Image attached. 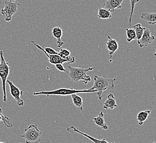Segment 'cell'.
<instances>
[{
    "label": "cell",
    "instance_id": "1",
    "mask_svg": "<svg viewBox=\"0 0 156 143\" xmlns=\"http://www.w3.org/2000/svg\"><path fill=\"white\" fill-rule=\"evenodd\" d=\"M116 79H110L106 76L99 77L95 75L94 77V84L89 89L91 90H97V95L100 100L102 98L103 94L107 90L114 89V82Z\"/></svg>",
    "mask_w": 156,
    "mask_h": 143
},
{
    "label": "cell",
    "instance_id": "2",
    "mask_svg": "<svg viewBox=\"0 0 156 143\" xmlns=\"http://www.w3.org/2000/svg\"><path fill=\"white\" fill-rule=\"evenodd\" d=\"M69 72H68L67 77L74 83L81 81L85 84H87L91 81V77L87 75V72L93 71L95 67H89L85 68L83 66H79L78 67H74L68 66Z\"/></svg>",
    "mask_w": 156,
    "mask_h": 143
},
{
    "label": "cell",
    "instance_id": "3",
    "mask_svg": "<svg viewBox=\"0 0 156 143\" xmlns=\"http://www.w3.org/2000/svg\"><path fill=\"white\" fill-rule=\"evenodd\" d=\"M97 90H76L73 88H59L58 89L54 90L52 91H42L39 92H34V95H44L49 97L51 95L67 96L71 95L73 94L77 93H90V92H96Z\"/></svg>",
    "mask_w": 156,
    "mask_h": 143
},
{
    "label": "cell",
    "instance_id": "4",
    "mask_svg": "<svg viewBox=\"0 0 156 143\" xmlns=\"http://www.w3.org/2000/svg\"><path fill=\"white\" fill-rule=\"evenodd\" d=\"M42 132L36 125H30L24 129V133L20 135L24 138L26 143H38L41 140Z\"/></svg>",
    "mask_w": 156,
    "mask_h": 143
},
{
    "label": "cell",
    "instance_id": "5",
    "mask_svg": "<svg viewBox=\"0 0 156 143\" xmlns=\"http://www.w3.org/2000/svg\"><path fill=\"white\" fill-rule=\"evenodd\" d=\"M11 68L9 66L8 63L5 61L3 56V51H0V78L2 81V87L3 90V101H7V94H6V83Z\"/></svg>",
    "mask_w": 156,
    "mask_h": 143
},
{
    "label": "cell",
    "instance_id": "6",
    "mask_svg": "<svg viewBox=\"0 0 156 143\" xmlns=\"http://www.w3.org/2000/svg\"><path fill=\"white\" fill-rule=\"evenodd\" d=\"M5 6L1 9V13L3 15L5 21L9 22L12 20V16L15 15L18 11V6H21L19 3L12 2V0L4 2Z\"/></svg>",
    "mask_w": 156,
    "mask_h": 143
},
{
    "label": "cell",
    "instance_id": "7",
    "mask_svg": "<svg viewBox=\"0 0 156 143\" xmlns=\"http://www.w3.org/2000/svg\"><path fill=\"white\" fill-rule=\"evenodd\" d=\"M30 42L33 44V45L36 46L37 48H39L40 50L43 51L45 55L47 56L48 58V61L51 64H52L53 65H57V64H63L64 63H73L75 62V59L74 57H69L68 58L66 59H64L62 58L61 57L59 56L58 55H49V54H47L45 51H44L43 48H42L41 46L37 44L36 43L33 41H30Z\"/></svg>",
    "mask_w": 156,
    "mask_h": 143
},
{
    "label": "cell",
    "instance_id": "8",
    "mask_svg": "<svg viewBox=\"0 0 156 143\" xmlns=\"http://www.w3.org/2000/svg\"><path fill=\"white\" fill-rule=\"evenodd\" d=\"M6 82H7L9 86L10 93L12 97L15 98L16 101H17V105L18 106H22L24 105L23 100L21 98V96L23 95V90H20L18 87L15 85L11 81L9 80H7Z\"/></svg>",
    "mask_w": 156,
    "mask_h": 143
},
{
    "label": "cell",
    "instance_id": "9",
    "mask_svg": "<svg viewBox=\"0 0 156 143\" xmlns=\"http://www.w3.org/2000/svg\"><path fill=\"white\" fill-rule=\"evenodd\" d=\"M151 31L146 28L141 39L137 40V43L140 48L146 47L155 39V37L151 35Z\"/></svg>",
    "mask_w": 156,
    "mask_h": 143
},
{
    "label": "cell",
    "instance_id": "10",
    "mask_svg": "<svg viewBox=\"0 0 156 143\" xmlns=\"http://www.w3.org/2000/svg\"><path fill=\"white\" fill-rule=\"evenodd\" d=\"M123 1L124 0H107L103 4V7L105 9L112 13L114 12L115 9L122 8V3Z\"/></svg>",
    "mask_w": 156,
    "mask_h": 143
},
{
    "label": "cell",
    "instance_id": "11",
    "mask_svg": "<svg viewBox=\"0 0 156 143\" xmlns=\"http://www.w3.org/2000/svg\"><path fill=\"white\" fill-rule=\"evenodd\" d=\"M66 131H68V133H71V132H72V131H74V132H76V133H77L81 134V135H83L85 137L91 140V141L94 143H115V142L109 143V142H108V141L106 140V139H101V140H100V139H96V138H95L90 136L89 135H88V134L85 133H84V132H81V131H79L78 129H76V128H75L74 126H71V127H70L69 128H67V129H66Z\"/></svg>",
    "mask_w": 156,
    "mask_h": 143
},
{
    "label": "cell",
    "instance_id": "12",
    "mask_svg": "<svg viewBox=\"0 0 156 143\" xmlns=\"http://www.w3.org/2000/svg\"><path fill=\"white\" fill-rule=\"evenodd\" d=\"M108 41L106 42V48L108 50L110 58H112V55L117 51L119 46L117 42L115 39L111 38L110 36H108Z\"/></svg>",
    "mask_w": 156,
    "mask_h": 143
},
{
    "label": "cell",
    "instance_id": "13",
    "mask_svg": "<svg viewBox=\"0 0 156 143\" xmlns=\"http://www.w3.org/2000/svg\"><path fill=\"white\" fill-rule=\"evenodd\" d=\"M93 119L94 122L97 126H99L104 130L108 129V125L105 123V115L103 113V112H100L98 116L93 117Z\"/></svg>",
    "mask_w": 156,
    "mask_h": 143
},
{
    "label": "cell",
    "instance_id": "14",
    "mask_svg": "<svg viewBox=\"0 0 156 143\" xmlns=\"http://www.w3.org/2000/svg\"><path fill=\"white\" fill-rule=\"evenodd\" d=\"M117 106L116 98L112 94H110L108 96L107 100L105 101L103 105L102 108L105 110H113L114 108Z\"/></svg>",
    "mask_w": 156,
    "mask_h": 143
},
{
    "label": "cell",
    "instance_id": "15",
    "mask_svg": "<svg viewBox=\"0 0 156 143\" xmlns=\"http://www.w3.org/2000/svg\"><path fill=\"white\" fill-rule=\"evenodd\" d=\"M52 35L57 40V44L58 48H62V46L64 45V42L61 40V38L63 36V30L60 28V27H54L53 28L51 31Z\"/></svg>",
    "mask_w": 156,
    "mask_h": 143
},
{
    "label": "cell",
    "instance_id": "16",
    "mask_svg": "<svg viewBox=\"0 0 156 143\" xmlns=\"http://www.w3.org/2000/svg\"><path fill=\"white\" fill-rule=\"evenodd\" d=\"M141 18L150 24H152V25L156 24V14L155 13L144 12L142 14Z\"/></svg>",
    "mask_w": 156,
    "mask_h": 143
},
{
    "label": "cell",
    "instance_id": "17",
    "mask_svg": "<svg viewBox=\"0 0 156 143\" xmlns=\"http://www.w3.org/2000/svg\"><path fill=\"white\" fill-rule=\"evenodd\" d=\"M70 96L72 98L73 103L75 105V107H77L80 110H83L84 102L82 98L77 95L76 94H73Z\"/></svg>",
    "mask_w": 156,
    "mask_h": 143
},
{
    "label": "cell",
    "instance_id": "18",
    "mask_svg": "<svg viewBox=\"0 0 156 143\" xmlns=\"http://www.w3.org/2000/svg\"><path fill=\"white\" fill-rule=\"evenodd\" d=\"M97 16L100 19H108L112 17V14L111 12H110L108 9H105L104 8L99 7Z\"/></svg>",
    "mask_w": 156,
    "mask_h": 143
},
{
    "label": "cell",
    "instance_id": "19",
    "mask_svg": "<svg viewBox=\"0 0 156 143\" xmlns=\"http://www.w3.org/2000/svg\"><path fill=\"white\" fill-rule=\"evenodd\" d=\"M150 113V110L143 111L139 112L137 116V120L138 121V125H142L144 121L147 119Z\"/></svg>",
    "mask_w": 156,
    "mask_h": 143
},
{
    "label": "cell",
    "instance_id": "20",
    "mask_svg": "<svg viewBox=\"0 0 156 143\" xmlns=\"http://www.w3.org/2000/svg\"><path fill=\"white\" fill-rule=\"evenodd\" d=\"M146 28L143 27L141 25V24L138 23V24H136L135 25H134L132 29L135 30L136 33V39L138 40L141 39L142 36L144 34V29Z\"/></svg>",
    "mask_w": 156,
    "mask_h": 143
},
{
    "label": "cell",
    "instance_id": "21",
    "mask_svg": "<svg viewBox=\"0 0 156 143\" xmlns=\"http://www.w3.org/2000/svg\"><path fill=\"white\" fill-rule=\"evenodd\" d=\"M126 35H127V41L129 42H132L133 40L136 39L135 32L133 29L126 28Z\"/></svg>",
    "mask_w": 156,
    "mask_h": 143
},
{
    "label": "cell",
    "instance_id": "22",
    "mask_svg": "<svg viewBox=\"0 0 156 143\" xmlns=\"http://www.w3.org/2000/svg\"><path fill=\"white\" fill-rule=\"evenodd\" d=\"M139 1H140V0H130L131 9V13H130L129 18V27L131 25V24H132V15H133V11H134V9H135L136 3H138V2H139Z\"/></svg>",
    "mask_w": 156,
    "mask_h": 143
},
{
    "label": "cell",
    "instance_id": "23",
    "mask_svg": "<svg viewBox=\"0 0 156 143\" xmlns=\"http://www.w3.org/2000/svg\"><path fill=\"white\" fill-rule=\"evenodd\" d=\"M59 49H60V51L59 52H58V54L62 58L66 59L70 56V52L68 51V50H66V48H60Z\"/></svg>",
    "mask_w": 156,
    "mask_h": 143
},
{
    "label": "cell",
    "instance_id": "24",
    "mask_svg": "<svg viewBox=\"0 0 156 143\" xmlns=\"http://www.w3.org/2000/svg\"><path fill=\"white\" fill-rule=\"evenodd\" d=\"M43 50L47 54H49V55H58V52L55 51L52 48H49L48 46H45L43 48Z\"/></svg>",
    "mask_w": 156,
    "mask_h": 143
},
{
    "label": "cell",
    "instance_id": "25",
    "mask_svg": "<svg viewBox=\"0 0 156 143\" xmlns=\"http://www.w3.org/2000/svg\"><path fill=\"white\" fill-rule=\"evenodd\" d=\"M55 67H56V68L57 69L58 71H59L60 72H66L68 73V71H66V69L64 68V66H63V64H57V65H54Z\"/></svg>",
    "mask_w": 156,
    "mask_h": 143
},
{
    "label": "cell",
    "instance_id": "26",
    "mask_svg": "<svg viewBox=\"0 0 156 143\" xmlns=\"http://www.w3.org/2000/svg\"><path fill=\"white\" fill-rule=\"evenodd\" d=\"M156 143V141H153V143Z\"/></svg>",
    "mask_w": 156,
    "mask_h": 143
},
{
    "label": "cell",
    "instance_id": "27",
    "mask_svg": "<svg viewBox=\"0 0 156 143\" xmlns=\"http://www.w3.org/2000/svg\"><path fill=\"white\" fill-rule=\"evenodd\" d=\"M0 143H3V142H0Z\"/></svg>",
    "mask_w": 156,
    "mask_h": 143
},
{
    "label": "cell",
    "instance_id": "28",
    "mask_svg": "<svg viewBox=\"0 0 156 143\" xmlns=\"http://www.w3.org/2000/svg\"><path fill=\"white\" fill-rule=\"evenodd\" d=\"M13 1H16V0H13Z\"/></svg>",
    "mask_w": 156,
    "mask_h": 143
}]
</instances>
